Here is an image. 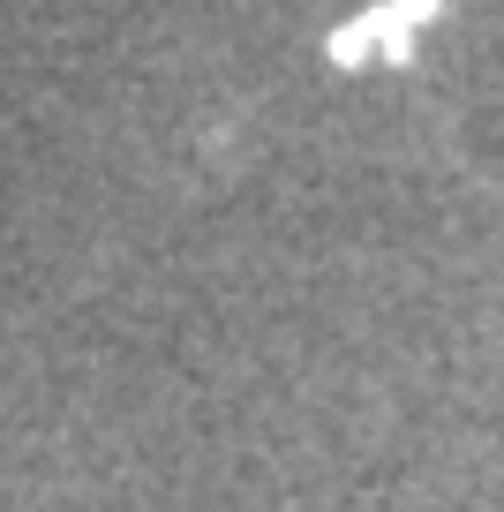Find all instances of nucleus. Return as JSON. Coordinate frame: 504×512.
<instances>
[{
	"mask_svg": "<svg viewBox=\"0 0 504 512\" xmlns=\"http://www.w3.org/2000/svg\"><path fill=\"white\" fill-rule=\"evenodd\" d=\"M444 8H452V0H377V8H362L354 23H339V31L324 38V61L331 68H362V61L407 68L414 46H422V31Z\"/></svg>",
	"mask_w": 504,
	"mask_h": 512,
	"instance_id": "obj_1",
	"label": "nucleus"
}]
</instances>
